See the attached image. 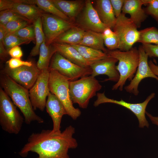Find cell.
<instances>
[{
	"label": "cell",
	"mask_w": 158,
	"mask_h": 158,
	"mask_svg": "<svg viewBox=\"0 0 158 158\" xmlns=\"http://www.w3.org/2000/svg\"><path fill=\"white\" fill-rule=\"evenodd\" d=\"M145 114L150 118L152 123L156 125L158 127V116H153L146 111L145 112Z\"/></svg>",
	"instance_id": "obj_43"
},
{
	"label": "cell",
	"mask_w": 158,
	"mask_h": 158,
	"mask_svg": "<svg viewBox=\"0 0 158 158\" xmlns=\"http://www.w3.org/2000/svg\"><path fill=\"white\" fill-rule=\"evenodd\" d=\"M147 4V0H125L122 12L129 14L130 20L138 28H140L147 17L142 8L143 5Z\"/></svg>",
	"instance_id": "obj_17"
},
{
	"label": "cell",
	"mask_w": 158,
	"mask_h": 158,
	"mask_svg": "<svg viewBox=\"0 0 158 158\" xmlns=\"http://www.w3.org/2000/svg\"><path fill=\"white\" fill-rule=\"evenodd\" d=\"M24 120L10 98L0 88V125L2 129L10 134H17Z\"/></svg>",
	"instance_id": "obj_5"
},
{
	"label": "cell",
	"mask_w": 158,
	"mask_h": 158,
	"mask_svg": "<svg viewBox=\"0 0 158 158\" xmlns=\"http://www.w3.org/2000/svg\"><path fill=\"white\" fill-rule=\"evenodd\" d=\"M142 45L148 57L158 58V44H142Z\"/></svg>",
	"instance_id": "obj_36"
},
{
	"label": "cell",
	"mask_w": 158,
	"mask_h": 158,
	"mask_svg": "<svg viewBox=\"0 0 158 158\" xmlns=\"http://www.w3.org/2000/svg\"><path fill=\"white\" fill-rule=\"evenodd\" d=\"M17 0H0V11L11 10Z\"/></svg>",
	"instance_id": "obj_38"
},
{
	"label": "cell",
	"mask_w": 158,
	"mask_h": 158,
	"mask_svg": "<svg viewBox=\"0 0 158 158\" xmlns=\"http://www.w3.org/2000/svg\"><path fill=\"white\" fill-rule=\"evenodd\" d=\"M50 70L49 86L50 92L62 102L67 115L73 119H76L80 116L81 112L79 109L75 108L73 105L70 96L69 81L57 71Z\"/></svg>",
	"instance_id": "obj_6"
},
{
	"label": "cell",
	"mask_w": 158,
	"mask_h": 158,
	"mask_svg": "<svg viewBox=\"0 0 158 158\" xmlns=\"http://www.w3.org/2000/svg\"><path fill=\"white\" fill-rule=\"evenodd\" d=\"M78 44L100 50L105 53L107 51L104 46L102 34L92 31H85Z\"/></svg>",
	"instance_id": "obj_22"
},
{
	"label": "cell",
	"mask_w": 158,
	"mask_h": 158,
	"mask_svg": "<svg viewBox=\"0 0 158 158\" xmlns=\"http://www.w3.org/2000/svg\"><path fill=\"white\" fill-rule=\"evenodd\" d=\"M56 52L51 44L47 45L45 40L40 47L39 58L36 64L37 68L41 71L49 68L51 59Z\"/></svg>",
	"instance_id": "obj_25"
},
{
	"label": "cell",
	"mask_w": 158,
	"mask_h": 158,
	"mask_svg": "<svg viewBox=\"0 0 158 158\" xmlns=\"http://www.w3.org/2000/svg\"><path fill=\"white\" fill-rule=\"evenodd\" d=\"M0 84L5 93L20 110L26 124H30L33 121L40 123L44 122V119L34 111L30 99L28 90L1 72Z\"/></svg>",
	"instance_id": "obj_2"
},
{
	"label": "cell",
	"mask_w": 158,
	"mask_h": 158,
	"mask_svg": "<svg viewBox=\"0 0 158 158\" xmlns=\"http://www.w3.org/2000/svg\"><path fill=\"white\" fill-rule=\"evenodd\" d=\"M30 22L23 20H17L8 23L4 27L7 33H12L31 24Z\"/></svg>",
	"instance_id": "obj_32"
},
{
	"label": "cell",
	"mask_w": 158,
	"mask_h": 158,
	"mask_svg": "<svg viewBox=\"0 0 158 158\" xmlns=\"http://www.w3.org/2000/svg\"><path fill=\"white\" fill-rule=\"evenodd\" d=\"M4 37L0 36V58L2 62L6 61L9 55L6 49L4 43Z\"/></svg>",
	"instance_id": "obj_40"
},
{
	"label": "cell",
	"mask_w": 158,
	"mask_h": 158,
	"mask_svg": "<svg viewBox=\"0 0 158 158\" xmlns=\"http://www.w3.org/2000/svg\"><path fill=\"white\" fill-rule=\"evenodd\" d=\"M45 107L53 122L52 132L54 133H60L61 132L60 124L62 118L64 115H67L64 106L55 95L50 92L48 96Z\"/></svg>",
	"instance_id": "obj_16"
},
{
	"label": "cell",
	"mask_w": 158,
	"mask_h": 158,
	"mask_svg": "<svg viewBox=\"0 0 158 158\" xmlns=\"http://www.w3.org/2000/svg\"><path fill=\"white\" fill-rule=\"evenodd\" d=\"M118 61L116 59L109 56L92 63L90 65L92 70L91 75L95 77L99 75H106L108 78L105 79L103 81H111L117 82L120 78L116 66Z\"/></svg>",
	"instance_id": "obj_15"
},
{
	"label": "cell",
	"mask_w": 158,
	"mask_h": 158,
	"mask_svg": "<svg viewBox=\"0 0 158 158\" xmlns=\"http://www.w3.org/2000/svg\"><path fill=\"white\" fill-rule=\"evenodd\" d=\"M9 54L13 58L20 59L23 55L22 51L19 46L13 47L8 51Z\"/></svg>",
	"instance_id": "obj_39"
},
{
	"label": "cell",
	"mask_w": 158,
	"mask_h": 158,
	"mask_svg": "<svg viewBox=\"0 0 158 158\" xmlns=\"http://www.w3.org/2000/svg\"><path fill=\"white\" fill-rule=\"evenodd\" d=\"M41 72L34 63L30 66H24L14 69L7 66L1 71L28 90L33 86Z\"/></svg>",
	"instance_id": "obj_13"
},
{
	"label": "cell",
	"mask_w": 158,
	"mask_h": 158,
	"mask_svg": "<svg viewBox=\"0 0 158 158\" xmlns=\"http://www.w3.org/2000/svg\"><path fill=\"white\" fill-rule=\"evenodd\" d=\"M138 42L142 44H158V29L154 27H150L139 31Z\"/></svg>",
	"instance_id": "obj_28"
},
{
	"label": "cell",
	"mask_w": 158,
	"mask_h": 158,
	"mask_svg": "<svg viewBox=\"0 0 158 158\" xmlns=\"http://www.w3.org/2000/svg\"><path fill=\"white\" fill-rule=\"evenodd\" d=\"M138 49L139 60L135 75L129 84L124 87L127 92L132 93L135 96L138 95V85L142 80L150 77L154 78L158 81V77L152 72L149 67L148 62V56L145 52L142 45L140 46Z\"/></svg>",
	"instance_id": "obj_14"
},
{
	"label": "cell",
	"mask_w": 158,
	"mask_h": 158,
	"mask_svg": "<svg viewBox=\"0 0 158 158\" xmlns=\"http://www.w3.org/2000/svg\"><path fill=\"white\" fill-rule=\"evenodd\" d=\"M147 6L144 8L146 13L150 15L158 24V0H147Z\"/></svg>",
	"instance_id": "obj_33"
},
{
	"label": "cell",
	"mask_w": 158,
	"mask_h": 158,
	"mask_svg": "<svg viewBox=\"0 0 158 158\" xmlns=\"http://www.w3.org/2000/svg\"><path fill=\"white\" fill-rule=\"evenodd\" d=\"M106 54L118 61L116 68L119 73L120 78L118 81L113 86L112 90L118 89L122 91L127 80L131 81L136 72L139 60L138 49L136 47H133L126 51L107 49Z\"/></svg>",
	"instance_id": "obj_3"
},
{
	"label": "cell",
	"mask_w": 158,
	"mask_h": 158,
	"mask_svg": "<svg viewBox=\"0 0 158 158\" xmlns=\"http://www.w3.org/2000/svg\"><path fill=\"white\" fill-rule=\"evenodd\" d=\"M49 68L57 71L69 81L77 80L79 78L91 75V68L80 67L69 61L56 52L53 56Z\"/></svg>",
	"instance_id": "obj_8"
},
{
	"label": "cell",
	"mask_w": 158,
	"mask_h": 158,
	"mask_svg": "<svg viewBox=\"0 0 158 158\" xmlns=\"http://www.w3.org/2000/svg\"><path fill=\"white\" fill-rule=\"evenodd\" d=\"M135 25L130 18L122 12L116 18L113 31L118 40V49L123 51L129 50L133 45L138 42L139 39V31Z\"/></svg>",
	"instance_id": "obj_7"
},
{
	"label": "cell",
	"mask_w": 158,
	"mask_h": 158,
	"mask_svg": "<svg viewBox=\"0 0 158 158\" xmlns=\"http://www.w3.org/2000/svg\"><path fill=\"white\" fill-rule=\"evenodd\" d=\"M75 131L74 128L69 126L59 133L49 130L32 133L19 154L25 157L29 152H32L38 154V158H70L68 149L75 148L78 145L73 137Z\"/></svg>",
	"instance_id": "obj_1"
},
{
	"label": "cell",
	"mask_w": 158,
	"mask_h": 158,
	"mask_svg": "<svg viewBox=\"0 0 158 158\" xmlns=\"http://www.w3.org/2000/svg\"><path fill=\"white\" fill-rule=\"evenodd\" d=\"M10 33L19 37L35 42V30L33 24Z\"/></svg>",
	"instance_id": "obj_31"
},
{
	"label": "cell",
	"mask_w": 158,
	"mask_h": 158,
	"mask_svg": "<svg viewBox=\"0 0 158 158\" xmlns=\"http://www.w3.org/2000/svg\"><path fill=\"white\" fill-rule=\"evenodd\" d=\"M75 21L76 25L85 31L102 33L104 29L108 27L101 21L90 0L85 1L84 7Z\"/></svg>",
	"instance_id": "obj_12"
},
{
	"label": "cell",
	"mask_w": 158,
	"mask_h": 158,
	"mask_svg": "<svg viewBox=\"0 0 158 158\" xmlns=\"http://www.w3.org/2000/svg\"><path fill=\"white\" fill-rule=\"evenodd\" d=\"M77 49L83 58L91 64L109 56L103 51L79 44L71 45Z\"/></svg>",
	"instance_id": "obj_24"
},
{
	"label": "cell",
	"mask_w": 158,
	"mask_h": 158,
	"mask_svg": "<svg viewBox=\"0 0 158 158\" xmlns=\"http://www.w3.org/2000/svg\"><path fill=\"white\" fill-rule=\"evenodd\" d=\"M31 41V40L19 37L10 33H8L5 35L3 41L4 47L8 52L13 47L28 44Z\"/></svg>",
	"instance_id": "obj_29"
},
{
	"label": "cell",
	"mask_w": 158,
	"mask_h": 158,
	"mask_svg": "<svg viewBox=\"0 0 158 158\" xmlns=\"http://www.w3.org/2000/svg\"><path fill=\"white\" fill-rule=\"evenodd\" d=\"M148 63L152 71L155 75L158 77V66L151 61H150Z\"/></svg>",
	"instance_id": "obj_41"
},
{
	"label": "cell",
	"mask_w": 158,
	"mask_h": 158,
	"mask_svg": "<svg viewBox=\"0 0 158 158\" xmlns=\"http://www.w3.org/2000/svg\"><path fill=\"white\" fill-rule=\"evenodd\" d=\"M51 44L56 52L73 63L81 67H90L91 63L86 60L78 50L71 45L56 42Z\"/></svg>",
	"instance_id": "obj_18"
},
{
	"label": "cell",
	"mask_w": 158,
	"mask_h": 158,
	"mask_svg": "<svg viewBox=\"0 0 158 158\" xmlns=\"http://www.w3.org/2000/svg\"><path fill=\"white\" fill-rule=\"evenodd\" d=\"M102 85L95 77L85 76L73 81H69L70 97L73 103L77 104L80 108H86L90 99L97 95Z\"/></svg>",
	"instance_id": "obj_4"
},
{
	"label": "cell",
	"mask_w": 158,
	"mask_h": 158,
	"mask_svg": "<svg viewBox=\"0 0 158 158\" xmlns=\"http://www.w3.org/2000/svg\"><path fill=\"white\" fill-rule=\"evenodd\" d=\"M51 1L60 11L74 22L83 9L85 3V1L82 0Z\"/></svg>",
	"instance_id": "obj_19"
},
{
	"label": "cell",
	"mask_w": 158,
	"mask_h": 158,
	"mask_svg": "<svg viewBox=\"0 0 158 158\" xmlns=\"http://www.w3.org/2000/svg\"><path fill=\"white\" fill-rule=\"evenodd\" d=\"M96 95L97 99L94 104L95 107L102 104L108 103L121 105L128 109L135 115L138 120L139 127L143 128L146 126L148 128L149 124L145 116L146 109L149 102L154 97L155 93H151L143 102L139 103L128 102L122 99L118 101L110 99L106 97L104 92L97 93Z\"/></svg>",
	"instance_id": "obj_10"
},
{
	"label": "cell",
	"mask_w": 158,
	"mask_h": 158,
	"mask_svg": "<svg viewBox=\"0 0 158 158\" xmlns=\"http://www.w3.org/2000/svg\"><path fill=\"white\" fill-rule=\"evenodd\" d=\"M35 34V45L31 50L30 55L34 56L39 54L40 47L42 43L45 40L44 33L41 17L37 18L33 23Z\"/></svg>",
	"instance_id": "obj_27"
},
{
	"label": "cell",
	"mask_w": 158,
	"mask_h": 158,
	"mask_svg": "<svg viewBox=\"0 0 158 158\" xmlns=\"http://www.w3.org/2000/svg\"><path fill=\"white\" fill-rule=\"evenodd\" d=\"M95 7L102 22L107 27L113 29L116 23V17L110 0H96Z\"/></svg>",
	"instance_id": "obj_20"
},
{
	"label": "cell",
	"mask_w": 158,
	"mask_h": 158,
	"mask_svg": "<svg viewBox=\"0 0 158 158\" xmlns=\"http://www.w3.org/2000/svg\"><path fill=\"white\" fill-rule=\"evenodd\" d=\"M9 68L14 69L22 66H32L33 63L31 61H25L22 60L20 59L13 58L10 59L6 61Z\"/></svg>",
	"instance_id": "obj_35"
},
{
	"label": "cell",
	"mask_w": 158,
	"mask_h": 158,
	"mask_svg": "<svg viewBox=\"0 0 158 158\" xmlns=\"http://www.w3.org/2000/svg\"><path fill=\"white\" fill-rule=\"evenodd\" d=\"M17 20H23L30 22L24 17L12 10H6L0 12L1 25L4 26L8 22Z\"/></svg>",
	"instance_id": "obj_30"
},
{
	"label": "cell",
	"mask_w": 158,
	"mask_h": 158,
	"mask_svg": "<svg viewBox=\"0 0 158 158\" xmlns=\"http://www.w3.org/2000/svg\"><path fill=\"white\" fill-rule=\"evenodd\" d=\"M33 4L36 5L46 13L53 15L67 20L72 21L68 17L60 11L55 6L51 0H34Z\"/></svg>",
	"instance_id": "obj_26"
},
{
	"label": "cell",
	"mask_w": 158,
	"mask_h": 158,
	"mask_svg": "<svg viewBox=\"0 0 158 158\" xmlns=\"http://www.w3.org/2000/svg\"><path fill=\"white\" fill-rule=\"evenodd\" d=\"M102 34L103 36L108 37L113 36L115 33L110 28L107 27L104 29Z\"/></svg>",
	"instance_id": "obj_42"
},
{
	"label": "cell",
	"mask_w": 158,
	"mask_h": 158,
	"mask_svg": "<svg viewBox=\"0 0 158 158\" xmlns=\"http://www.w3.org/2000/svg\"><path fill=\"white\" fill-rule=\"evenodd\" d=\"M103 38L104 45L108 50H113L118 49L119 41L118 37L115 33L112 36L107 37L103 36Z\"/></svg>",
	"instance_id": "obj_34"
},
{
	"label": "cell",
	"mask_w": 158,
	"mask_h": 158,
	"mask_svg": "<svg viewBox=\"0 0 158 158\" xmlns=\"http://www.w3.org/2000/svg\"><path fill=\"white\" fill-rule=\"evenodd\" d=\"M27 0H17L12 11L24 17L31 23L41 17L44 12L35 5L27 4Z\"/></svg>",
	"instance_id": "obj_21"
},
{
	"label": "cell",
	"mask_w": 158,
	"mask_h": 158,
	"mask_svg": "<svg viewBox=\"0 0 158 158\" xmlns=\"http://www.w3.org/2000/svg\"><path fill=\"white\" fill-rule=\"evenodd\" d=\"M42 27L46 44L49 45L61 34L75 26V23L43 12L41 14Z\"/></svg>",
	"instance_id": "obj_9"
},
{
	"label": "cell",
	"mask_w": 158,
	"mask_h": 158,
	"mask_svg": "<svg viewBox=\"0 0 158 158\" xmlns=\"http://www.w3.org/2000/svg\"><path fill=\"white\" fill-rule=\"evenodd\" d=\"M50 69L41 71L36 82L29 91V97L34 110L43 111L46 103V99L50 92L49 82Z\"/></svg>",
	"instance_id": "obj_11"
},
{
	"label": "cell",
	"mask_w": 158,
	"mask_h": 158,
	"mask_svg": "<svg viewBox=\"0 0 158 158\" xmlns=\"http://www.w3.org/2000/svg\"><path fill=\"white\" fill-rule=\"evenodd\" d=\"M110 1L114 15L117 18L122 13L125 0H110Z\"/></svg>",
	"instance_id": "obj_37"
},
{
	"label": "cell",
	"mask_w": 158,
	"mask_h": 158,
	"mask_svg": "<svg viewBox=\"0 0 158 158\" xmlns=\"http://www.w3.org/2000/svg\"><path fill=\"white\" fill-rule=\"evenodd\" d=\"M85 32L77 26L74 27L59 35L53 42L64 43L70 45L78 44Z\"/></svg>",
	"instance_id": "obj_23"
}]
</instances>
